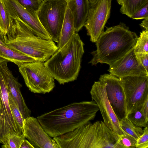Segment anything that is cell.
Masks as SVG:
<instances>
[{
	"label": "cell",
	"mask_w": 148,
	"mask_h": 148,
	"mask_svg": "<svg viewBox=\"0 0 148 148\" xmlns=\"http://www.w3.org/2000/svg\"><path fill=\"white\" fill-rule=\"evenodd\" d=\"M99 110L96 102H74L37 117L41 126L51 137L71 132L90 123Z\"/></svg>",
	"instance_id": "cell-1"
},
{
	"label": "cell",
	"mask_w": 148,
	"mask_h": 148,
	"mask_svg": "<svg viewBox=\"0 0 148 148\" xmlns=\"http://www.w3.org/2000/svg\"><path fill=\"white\" fill-rule=\"evenodd\" d=\"M138 37L123 22L107 27L95 42L96 49L91 53L93 58L88 63L111 64L134 48Z\"/></svg>",
	"instance_id": "cell-2"
},
{
	"label": "cell",
	"mask_w": 148,
	"mask_h": 148,
	"mask_svg": "<svg viewBox=\"0 0 148 148\" xmlns=\"http://www.w3.org/2000/svg\"><path fill=\"white\" fill-rule=\"evenodd\" d=\"M4 44L13 50L44 62L58 50L54 41L35 35L17 16H10V27Z\"/></svg>",
	"instance_id": "cell-3"
},
{
	"label": "cell",
	"mask_w": 148,
	"mask_h": 148,
	"mask_svg": "<svg viewBox=\"0 0 148 148\" xmlns=\"http://www.w3.org/2000/svg\"><path fill=\"white\" fill-rule=\"evenodd\" d=\"M84 45L76 32L64 46L44 62L54 78L60 84L77 79L84 52Z\"/></svg>",
	"instance_id": "cell-4"
},
{
	"label": "cell",
	"mask_w": 148,
	"mask_h": 148,
	"mask_svg": "<svg viewBox=\"0 0 148 148\" xmlns=\"http://www.w3.org/2000/svg\"><path fill=\"white\" fill-rule=\"evenodd\" d=\"M53 139L59 148H119L112 132L102 121L86 124Z\"/></svg>",
	"instance_id": "cell-5"
},
{
	"label": "cell",
	"mask_w": 148,
	"mask_h": 148,
	"mask_svg": "<svg viewBox=\"0 0 148 148\" xmlns=\"http://www.w3.org/2000/svg\"><path fill=\"white\" fill-rule=\"evenodd\" d=\"M3 58L0 57V143H6L10 136L24 133L11 110L9 101L7 78L3 67Z\"/></svg>",
	"instance_id": "cell-6"
},
{
	"label": "cell",
	"mask_w": 148,
	"mask_h": 148,
	"mask_svg": "<svg viewBox=\"0 0 148 148\" xmlns=\"http://www.w3.org/2000/svg\"><path fill=\"white\" fill-rule=\"evenodd\" d=\"M67 6L65 0H43L36 12L42 26L52 40L58 42Z\"/></svg>",
	"instance_id": "cell-7"
},
{
	"label": "cell",
	"mask_w": 148,
	"mask_h": 148,
	"mask_svg": "<svg viewBox=\"0 0 148 148\" xmlns=\"http://www.w3.org/2000/svg\"><path fill=\"white\" fill-rule=\"evenodd\" d=\"M26 85L34 93L45 94L55 86L54 79L45 66L44 62H28L18 67Z\"/></svg>",
	"instance_id": "cell-8"
},
{
	"label": "cell",
	"mask_w": 148,
	"mask_h": 148,
	"mask_svg": "<svg viewBox=\"0 0 148 148\" xmlns=\"http://www.w3.org/2000/svg\"><path fill=\"white\" fill-rule=\"evenodd\" d=\"M119 78L125 93L127 114L139 110L148 99V76H127Z\"/></svg>",
	"instance_id": "cell-9"
},
{
	"label": "cell",
	"mask_w": 148,
	"mask_h": 148,
	"mask_svg": "<svg viewBox=\"0 0 148 148\" xmlns=\"http://www.w3.org/2000/svg\"><path fill=\"white\" fill-rule=\"evenodd\" d=\"M112 0H96L90 8L84 26L90 40L95 42L110 18Z\"/></svg>",
	"instance_id": "cell-10"
},
{
	"label": "cell",
	"mask_w": 148,
	"mask_h": 148,
	"mask_svg": "<svg viewBox=\"0 0 148 148\" xmlns=\"http://www.w3.org/2000/svg\"><path fill=\"white\" fill-rule=\"evenodd\" d=\"M90 93L92 100L97 104L103 122L111 131L117 141L122 135L120 122L115 114L107 97L105 87L99 81L95 82Z\"/></svg>",
	"instance_id": "cell-11"
},
{
	"label": "cell",
	"mask_w": 148,
	"mask_h": 148,
	"mask_svg": "<svg viewBox=\"0 0 148 148\" xmlns=\"http://www.w3.org/2000/svg\"><path fill=\"white\" fill-rule=\"evenodd\" d=\"M99 81L104 86L108 99L119 120L127 116L125 93L120 79L111 74L101 75Z\"/></svg>",
	"instance_id": "cell-12"
},
{
	"label": "cell",
	"mask_w": 148,
	"mask_h": 148,
	"mask_svg": "<svg viewBox=\"0 0 148 148\" xmlns=\"http://www.w3.org/2000/svg\"><path fill=\"white\" fill-rule=\"evenodd\" d=\"M10 16H17L29 27L36 36L41 38L51 40L37 16L36 12L27 10L16 0H2Z\"/></svg>",
	"instance_id": "cell-13"
},
{
	"label": "cell",
	"mask_w": 148,
	"mask_h": 148,
	"mask_svg": "<svg viewBox=\"0 0 148 148\" xmlns=\"http://www.w3.org/2000/svg\"><path fill=\"white\" fill-rule=\"evenodd\" d=\"M109 66L108 71L110 74L119 78L148 76V72L136 57L134 49Z\"/></svg>",
	"instance_id": "cell-14"
},
{
	"label": "cell",
	"mask_w": 148,
	"mask_h": 148,
	"mask_svg": "<svg viewBox=\"0 0 148 148\" xmlns=\"http://www.w3.org/2000/svg\"><path fill=\"white\" fill-rule=\"evenodd\" d=\"M23 129L25 136L34 148H59L44 130L37 118L30 116L24 119Z\"/></svg>",
	"instance_id": "cell-15"
},
{
	"label": "cell",
	"mask_w": 148,
	"mask_h": 148,
	"mask_svg": "<svg viewBox=\"0 0 148 148\" xmlns=\"http://www.w3.org/2000/svg\"><path fill=\"white\" fill-rule=\"evenodd\" d=\"M8 62L4 59L3 67L7 81L8 92L16 103L23 118L25 119L30 116L31 112L27 106L21 94V88L22 85L8 67Z\"/></svg>",
	"instance_id": "cell-16"
},
{
	"label": "cell",
	"mask_w": 148,
	"mask_h": 148,
	"mask_svg": "<svg viewBox=\"0 0 148 148\" xmlns=\"http://www.w3.org/2000/svg\"><path fill=\"white\" fill-rule=\"evenodd\" d=\"M73 18L76 32L84 26L90 8L88 0H65Z\"/></svg>",
	"instance_id": "cell-17"
},
{
	"label": "cell",
	"mask_w": 148,
	"mask_h": 148,
	"mask_svg": "<svg viewBox=\"0 0 148 148\" xmlns=\"http://www.w3.org/2000/svg\"><path fill=\"white\" fill-rule=\"evenodd\" d=\"M76 32L73 16L67 5L60 38L57 45L58 50L64 46Z\"/></svg>",
	"instance_id": "cell-18"
},
{
	"label": "cell",
	"mask_w": 148,
	"mask_h": 148,
	"mask_svg": "<svg viewBox=\"0 0 148 148\" xmlns=\"http://www.w3.org/2000/svg\"><path fill=\"white\" fill-rule=\"evenodd\" d=\"M0 57L14 63L18 67L25 63L36 61L30 57L11 49L0 40Z\"/></svg>",
	"instance_id": "cell-19"
},
{
	"label": "cell",
	"mask_w": 148,
	"mask_h": 148,
	"mask_svg": "<svg viewBox=\"0 0 148 148\" xmlns=\"http://www.w3.org/2000/svg\"><path fill=\"white\" fill-rule=\"evenodd\" d=\"M120 128L124 134L130 137L136 142L142 134L143 130L142 127L135 125L127 117L120 121Z\"/></svg>",
	"instance_id": "cell-20"
},
{
	"label": "cell",
	"mask_w": 148,
	"mask_h": 148,
	"mask_svg": "<svg viewBox=\"0 0 148 148\" xmlns=\"http://www.w3.org/2000/svg\"><path fill=\"white\" fill-rule=\"evenodd\" d=\"M148 3V0H123L120 12L131 18L138 10Z\"/></svg>",
	"instance_id": "cell-21"
},
{
	"label": "cell",
	"mask_w": 148,
	"mask_h": 148,
	"mask_svg": "<svg viewBox=\"0 0 148 148\" xmlns=\"http://www.w3.org/2000/svg\"><path fill=\"white\" fill-rule=\"evenodd\" d=\"M10 24V16L2 0H0V28L6 38Z\"/></svg>",
	"instance_id": "cell-22"
},
{
	"label": "cell",
	"mask_w": 148,
	"mask_h": 148,
	"mask_svg": "<svg viewBox=\"0 0 148 148\" xmlns=\"http://www.w3.org/2000/svg\"><path fill=\"white\" fill-rule=\"evenodd\" d=\"M134 50L135 53H148V30L145 29L140 33Z\"/></svg>",
	"instance_id": "cell-23"
},
{
	"label": "cell",
	"mask_w": 148,
	"mask_h": 148,
	"mask_svg": "<svg viewBox=\"0 0 148 148\" xmlns=\"http://www.w3.org/2000/svg\"><path fill=\"white\" fill-rule=\"evenodd\" d=\"M127 116L136 126L142 127L148 126V121L139 110L128 114Z\"/></svg>",
	"instance_id": "cell-24"
},
{
	"label": "cell",
	"mask_w": 148,
	"mask_h": 148,
	"mask_svg": "<svg viewBox=\"0 0 148 148\" xmlns=\"http://www.w3.org/2000/svg\"><path fill=\"white\" fill-rule=\"evenodd\" d=\"M24 134H15L9 138L6 143L2 145V148H20L22 141L25 139Z\"/></svg>",
	"instance_id": "cell-25"
},
{
	"label": "cell",
	"mask_w": 148,
	"mask_h": 148,
	"mask_svg": "<svg viewBox=\"0 0 148 148\" xmlns=\"http://www.w3.org/2000/svg\"><path fill=\"white\" fill-rule=\"evenodd\" d=\"M9 101L12 113L18 123L23 129V122L24 120L18 106L14 99L8 93Z\"/></svg>",
	"instance_id": "cell-26"
},
{
	"label": "cell",
	"mask_w": 148,
	"mask_h": 148,
	"mask_svg": "<svg viewBox=\"0 0 148 148\" xmlns=\"http://www.w3.org/2000/svg\"><path fill=\"white\" fill-rule=\"evenodd\" d=\"M26 9L37 12L40 7L43 0H16Z\"/></svg>",
	"instance_id": "cell-27"
},
{
	"label": "cell",
	"mask_w": 148,
	"mask_h": 148,
	"mask_svg": "<svg viewBox=\"0 0 148 148\" xmlns=\"http://www.w3.org/2000/svg\"><path fill=\"white\" fill-rule=\"evenodd\" d=\"M117 142L119 148H136V142L124 134L120 136Z\"/></svg>",
	"instance_id": "cell-28"
},
{
	"label": "cell",
	"mask_w": 148,
	"mask_h": 148,
	"mask_svg": "<svg viewBox=\"0 0 148 148\" xmlns=\"http://www.w3.org/2000/svg\"><path fill=\"white\" fill-rule=\"evenodd\" d=\"M136 148H148V127H145L143 130L142 134L137 140L136 144Z\"/></svg>",
	"instance_id": "cell-29"
},
{
	"label": "cell",
	"mask_w": 148,
	"mask_h": 148,
	"mask_svg": "<svg viewBox=\"0 0 148 148\" xmlns=\"http://www.w3.org/2000/svg\"><path fill=\"white\" fill-rule=\"evenodd\" d=\"M148 3L136 12L132 16V19L140 20L148 18Z\"/></svg>",
	"instance_id": "cell-30"
},
{
	"label": "cell",
	"mask_w": 148,
	"mask_h": 148,
	"mask_svg": "<svg viewBox=\"0 0 148 148\" xmlns=\"http://www.w3.org/2000/svg\"><path fill=\"white\" fill-rule=\"evenodd\" d=\"M137 58L148 72V53H135Z\"/></svg>",
	"instance_id": "cell-31"
},
{
	"label": "cell",
	"mask_w": 148,
	"mask_h": 148,
	"mask_svg": "<svg viewBox=\"0 0 148 148\" xmlns=\"http://www.w3.org/2000/svg\"><path fill=\"white\" fill-rule=\"evenodd\" d=\"M139 110L146 120L148 121V99L143 104Z\"/></svg>",
	"instance_id": "cell-32"
},
{
	"label": "cell",
	"mask_w": 148,
	"mask_h": 148,
	"mask_svg": "<svg viewBox=\"0 0 148 148\" xmlns=\"http://www.w3.org/2000/svg\"><path fill=\"white\" fill-rule=\"evenodd\" d=\"M20 148H34L30 142L26 139L24 140L21 143Z\"/></svg>",
	"instance_id": "cell-33"
},
{
	"label": "cell",
	"mask_w": 148,
	"mask_h": 148,
	"mask_svg": "<svg viewBox=\"0 0 148 148\" xmlns=\"http://www.w3.org/2000/svg\"><path fill=\"white\" fill-rule=\"evenodd\" d=\"M140 25L145 30H148V18L144 19Z\"/></svg>",
	"instance_id": "cell-34"
},
{
	"label": "cell",
	"mask_w": 148,
	"mask_h": 148,
	"mask_svg": "<svg viewBox=\"0 0 148 148\" xmlns=\"http://www.w3.org/2000/svg\"><path fill=\"white\" fill-rule=\"evenodd\" d=\"M0 40L3 42L4 43H5V38L0 28Z\"/></svg>",
	"instance_id": "cell-35"
},
{
	"label": "cell",
	"mask_w": 148,
	"mask_h": 148,
	"mask_svg": "<svg viewBox=\"0 0 148 148\" xmlns=\"http://www.w3.org/2000/svg\"><path fill=\"white\" fill-rule=\"evenodd\" d=\"M90 4H92L94 3L96 0H88Z\"/></svg>",
	"instance_id": "cell-36"
},
{
	"label": "cell",
	"mask_w": 148,
	"mask_h": 148,
	"mask_svg": "<svg viewBox=\"0 0 148 148\" xmlns=\"http://www.w3.org/2000/svg\"><path fill=\"white\" fill-rule=\"evenodd\" d=\"M122 0H116L118 3L120 5H121Z\"/></svg>",
	"instance_id": "cell-37"
}]
</instances>
